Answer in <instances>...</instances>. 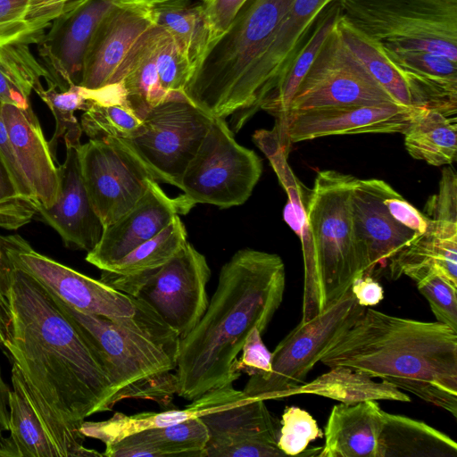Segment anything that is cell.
Listing matches in <instances>:
<instances>
[{"label": "cell", "mask_w": 457, "mask_h": 457, "mask_svg": "<svg viewBox=\"0 0 457 457\" xmlns=\"http://www.w3.org/2000/svg\"><path fill=\"white\" fill-rule=\"evenodd\" d=\"M0 349L21 374L62 456H104L84 445L80 431L87 418L114 406L104 360L53 292L19 267L1 245Z\"/></svg>", "instance_id": "1"}, {"label": "cell", "mask_w": 457, "mask_h": 457, "mask_svg": "<svg viewBox=\"0 0 457 457\" xmlns=\"http://www.w3.org/2000/svg\"><path fill=\"white\" fill-rule=\"evenodd\" d=\"M285 287V265L276 253L244 248L223 264L205 312L179 341V396L193 401L240 378L238 353L253 328L266 330Z\"/></svg>", "instance_id": "2"}, {"label": "cell", "mask_w": 457, "mask_h": 457, "mask_svg": "<svg viewBox=\"0 0 457 457\" xmlns=\"http://www.w3.org/2000/svg\"><path fill=\"white\" fill-rule=\"evenodd\" d=\"M457 415V330L367 308L321 354Z\"/></svg>", "instance_id": "3"}, {"label": "cell", "mask_w": 457, "mask_h": 457, "mask_svg": "<svg viewBox=\"0 0 457 457\" xmlns=\"http://www.w3.org/2000/svg\"><path fill=\"white\" fill-rule=\"evenodd\" d=\"M293 1L246 0L228 29L206 46L184 90L211 116H232L233 133L260 109V69Z\"/></svg>", "instance_id": "4"}, {"label": "cell", "mask_w": 457, "mask_h": 457, "mask_svg": "<svg viewBox=\"0 0 457 457\" xmlns=\"http://www.w3.org/2000/svg\"><path fill=\"white\" fill-rule=\"evenodd\" d=\"M54 296L96 345L112 380L114 405L125 399L170 403L178 392L180 337L151 305L133 296V316L110 319L80 312Z\"/></svg>", "instance_id": "5"}, {"label": "cell", "mask_w": 457, "mask_h": 457, "mask_svg": "<svg viewBox=\"0 0 457 457\" xmlns=\"http://www.w3.org/2000/svg\"><path fill=\"white\" fill-rule=\"evenodd\" d=\"M356 180L350 174L322 170L310 192L307 219L326 308L367 270L352 215L351 196Z\"/></svg>", "instance_id": "6"}, {"label": "cell", "mask_w": 457, "mask_h": 457, "mask_svg": "<svg viewBox=\"0 0 457 457\" xmlns=\"http://www.w3.org/2000/svg\"><path fill=\"white\" fill-rule=\"evenodd\" d=\"M341 15L385 47L457 62V0H337Z\"/></svg>", "instance_id": "7"}, {"label": "cell", "mask_w": 457, "mask_h": 457, "mask_svg": "<svg viewBox=\"0 0 457 457\" xmlns=\"http://www.w3.org/2000/svg\"><path fill=\"white\" fill-rule=\"evenodd\" d=\"M365 309L358 303L350 287L322 312L299 322L271 353V372L251 376L242 390L245 395L262 401L285 398L288 391L304 383L321 354Z\"/></svg>", "instance_id": "8"}, {"label": "cell", "mask_w": 457, "mask_h": 457, "mask_svg": "<svg viewBox=\"0 0 457 457\" xmlns=\"http://www.w3.org/2000/svg\"><path fill=\"white\" fill-rule=\"evenodd\" d=\"M141 120L137 132L123 140L155 181L179 188L213 117L179 94L153 107Z\"/></svg>", "instance_id": "9"}, {"label": "cell", "mask_w": 457, "mask_h": 457, "mask_svg": "<svg viewBox=\"0 0 457 457\" xmlns=\"http://www.w3.org/2000/svg\"><path fill=\"white\" fill-rule=\"evenodd\" d=\"M262 172L255 152L236 141L224 119L213 117L179 188L195 204L229 208L247 201Z\"/></svg>", "instance_id": "10"}, {"label": "cell", "mask_w": 457, "mask_h": 457, "mask_svg": "<svg viewBox=\"0 0 457 457\" xmlns=\"http://www.w3.org/2000/svg\"><path fill=\"white\" fill-rule=\"evenodd\" d=\"M382 104L397 103L348 49L336 24L299 84L288 112Z\"/></svg>", "instance_id": "11"}, {"label": "cell", "mask_w": 457, "mask_h": 457, "mask_svg": "<svg viewBox=\"0 0 457 457\" xmlns=\"http://www.w3.org/2000/svg\"><path fill=\"white\" fill-rule=\"evenodd\" d=\"M79 158L89 201L104 228L127 213L154 180L121 138L89 139L79 146Z\"/></svg>", "instance_id": "12"}, {"label": "cell", "mask_w": 457, "mask_h": 457, "mask_svg": "<svg viewBox=\"0 0 457 457\" xmlns=\"http://www.w3.org/2000/svg\"><path fill=\"white\" fill-rule=\"evenodd\" d=\"M0 245L19 267L75 309L110 319L131 317L136 313L133 296L37 252L21 236L0 235Z\"/></svg>", "instance_id": "13"}, {"label": "cell", "mask_w": 457, "mask_h": 457, "mask_svg": "<svg viewBox=\"0 0 457 457\" xmlns=\"http://www.w3.org/2000/svg\"><path fill=\"white\" fill-rule=\"evenodd\" d=\"M210 278L205 256L187 241L135 297L151 305L182 339L207 309L206 286Z\"/></svg>", "instance_id": "14"}, {"label": "cell", "mask_w": 457, "mask_h": 457, "mask_svg": "<svg viewBox=\"0 0 457 457\" xmlns=\"http://www.w3.org/2000/svg\"><path fill=\"white\" fill-rule=\"evenodd\" d=\"M208 431L205 457H282L280 422L265 401L245 397L199 417Z\"/></svg>", "instance_id": "15"}, {"label": "cell", "mask_w": 457, "mask_h": 457, "mask_svg": "<svg viewBox=\"0 0 457 457\" xmlns=\"http://www.w3.org/2000/svg\"><path fill=\"white\" fill-rule=\"evenodd\" d=\"M195 204L185 194L168 196L155 180L151 181L145 195L127 213L104 228L86 261L100 270L109 268L158 234L176 215L189 212Z\"/></svg>", "instance_id": "16"}, {"label": "cell", "mask_w": 457, "mask_h": 457, "mask_svg": "<svg viewBox=\"0 0 457 457\" xmlns=\"http://www.w3.org/2000/svg\"><path fill=\"white\" fill-rule=\"evenodd\" d=\"M114 4L112 0H74L51 22L37 45L42 63L59 91L79 85L87 47Z\"/></svg>", "instance_id": "17"}, {"label": "cell", "mask_w": 457, "mask_h": 457, "mask_svg": "<svg viewBox=\"0 0 457 457\" xmlns=\"http://www.w3.org/2000/svg\"><path fill=\"white\" fill-rule=\"evenodd\" d=\"M414 108L398 104L352 105L290 112L282 127L290 143L337 135L402 133Z\"/></svg>", "instance_id": "18"}, {"label": "cell", "mask_w": 457, "mask_h": 457, "mask_svg": "<svg viewBox=\"0 0 457 457\" xmlns=\"http://www.w3.org/2000/svg\"><path fill=\"white\" fill-rule=\"evenodd\" d=\"M154 24L149 6L115 2L87 47L79 86L97 89L112 84L133 44Z\"/></svg>", "instance_id": "19"}, {"label": "cell", "mask_w": 457, "mask_h": 457, "mask_svg": "<svg viewBox=\"0 0 457 457\" xmlns=\"http://www.w3.org/2000/svg\"><path fill=\"white\" fill-rule=\"evenodd\" d=\"M389 186L382 179H357L352 191L353 228L368 276L420 236L389 213L383 202Z\"/></svg>", "instance_id": "20"}, {"label": "cell", "mask_w": 457, "mask_h": 457, "mask_svg": "<svg viewBox=\"0 0 457 457\" xmlns=\"http://www.w3.org/2000/svg\"><path fill=\"white\" fill-rule=\"evenodd\" d=\"M79 145H66L58 165L59 190L55 202L37 213L61 237L65 246L91 251L103 233V224L89 201L80 170Z\"/></svg>", "instance_id": "21"}, {"label": "cell", "mask_w": 457, "mask_h": 457, "mask_svg": "<svg viewBox=\"0 0 457 457\" xmlns=\"http://www.w3.org/2000/svg\"><path fill=\"white\" fill-rule=\"evenodd\" d=\"M0 113L16 158L41 208L51 206L59 190L58 166L31 106L0 103ZM38 210V211H39Z\"/></svg>", "instance_id": "22"}, {"label": "cell", "mask_w": 457, "mask_h": 457, "mask_svg": "<svg viewBox=\"0 0 457 457\" xmlns=\"http://www.w3.org/2000/svg\"><path fill=\"white\" fill-rule=\"evenodd\" d=\"M264 154L287 195V202L283 211L284 220L298 236L302 244L304 286L301 321L306 322L326 309L307 219V204L311 189L306 188L295 176L287 162V152L281 145H273Z\"/></svg>", "instance_id": "23"}, {"label": "cell", "mask_w": 457, "mask_h": 457, "mask_svg": "<svg viewBox=\"0 0 457 457\" xmlns=\"http://www.w3.org/2000/svg\"><path fill=\"white\" fill-rule=\"evenodd\" d=\"M242 390L225 386L211 390L191 401L184 409L167 410L160 412H139L126 415L115 412L102 421H84L80 431L86 437L100 440L104 445L119 440L130 434L154 428L175 425L208 412L229 406L245 398Z\"/></svg>", "instance_id": "24"}, {"label": "cell", "mask_w": 457, "mask_h": 457, "mask_svg": "<svg viewBox=\"0 0 457 457\" xmlns=\"http://www.w3.org/2000/svg\"><path fill=\"white\" fill-rule=\"evenodd\" d=\"M384 411L377 401L339 403L329 414L319 457H379Z\"/></svg>", "instance_id": "25"}, {"label": "cell", "mask_w": 457, "mask_h": 457, "mask_svg": "<svg viewBox=\"0 0 457 457\" xmlns=\"http://www.w3.org/2000/svg\"><path fill=\"white\" fill-rule=\"evenodd\" d=\"M186 242V228L179 215H176L154 237L137 246L113 265L101 270L99 280L120 292L137 296L144 285Z\"/></svg>", "instance_id": "26"}, {"label": "cell", "mask_w": 457, "mask_h": 457, "mask_svg": "<svg viewBox=\"0 0 457 457\" xmlns=\"http://www.w3.org/2000/svg\"><path fill=\"white\" fill-rule=\"evenodd\" d=\"M208 431L200 418L141 430L105 445L106 457H205Z\"/></svg>", "instance_id": "27"}, {"label": "cell", "mask_w": 457, "mask_h": 457, "mask_svg": "<svg viewBox=\"0 0 457 457\" xmlns=\"http://www.w3.org/2000/svg\"><path fill=\"white\" fill-rule=\"evenodd\" d=\"M337 0H294L280 21L262 61L258 80L260 106L275 86L321 12Z\"/></svg>", "instance_id": "28"}, {"label": "cell", "mask_w": 457, "mask_h": 457, "mask_svg": "<svg viewBox=\"0 0 457 457\" xmlns=\"http://www.w3.org/2000/svg\"><path fill=\"white\" fill-rule=\"evenodd\" d=\"M341 15L338 1L328 4L320 14L302 44L278 77L273 88L261 104L260 109L276 117L281 127L288 112L291 100L322 44Z\"/></svg>", "instance_id": "29"}, {"label": "cell", "mask_w": 457, "mask_h": 457, "mask_svg": "<svg viewBox=\"0 0 457 457\" xmlns=\"http://www.w3.org/2000/svg\"><path fill=\"white\" fill-rule=\"evenodd\" d=\"M154 25L133 44L112 83L122 84L127 99L140 120L153 107L179 95L167 93L160 84L154 53Z\"/></svg>", "instance_id": "30"}, {"label": "cell", "mask_w": 457, "mask_h": 457, "mask_svg": "<svg viewBox=\"0 0 457 457\" xmlns=\"http://www.w3.org/2000/svg\"><path fill=\"white\" fill-rule=\"evenodd\" d=\"M390 277L407 276L417 283L439 275L457 287V237H443L429 228L389 261Z\"/></svg>", "instance_id": "31"}, {"label": "cell", "mask_w": 457, "mask_h": 457, "mask_svg": "<svg viewBox=\"0 0 457 457\" xmlns=\"http://www.w3.org/2000/svg\"><path fill=\"white\" fill-rule=\"evenodd\" d=\"M297 395L323 396L345 404L369 400L411 401L407 394L391 383L375 381L369 375L346 366L330 367L328 372L288 391L285 398Z\"/></svg>", "instance_id": "32"}, {"label": "cell", "mask_w": 457, "mask_h": 457, "mask_svg": "<svg viewBox=\"0 0 457 457\" xmlns=\"http://www.w3.org/2000/svg\"><path fill=\"white\" fill-rule=\"evenodd\" d=\"M379 457H457V444L423 421L384 411Z\"/></svg>", "instance_id": "33"}, {"label": "cell", "mask_w": 457, "mask_h": 457, "mask_svg": "<svg viewBox=\"0 0 457 457\" xmlns=\"http://www.w3.org/2000/svg\"><path fill=\"white\" fill-rule=\"evenodd\" d=\"M81 87L89 105L81 116L82 131L90 139L132 137L142 120L131 108L120 82L97 89Z\"/></svg>", "instance_id": "34"}, {"label": "cell", "mask_w": 457, "mask_h": 457, "mask_svg": "<svg viewBox=\"0 0 457 457\" xmlns=\"http://www.w3.org/2000/svg\"><path fill=\"white\" fill-rule=\"evenodd\" d=\"M403 134L405 148L414 159L433 166L450 165L456 159V115L414 108Z\"/></svg>", "instance_id": "35"}, {"label": "cell", "mask_w": 457, "mask_h": 457, "mask_svg": "<svg viewBox=\"0 0 457 457\" xmlns=\"http://www.w3.org/2000/svg\"><path fill=\"white\" fill-rule=\"evenodd\" d=\"M8 395L10 440L18 457H62L37 410L16 366Z\"/></svg>", "instance_id": "36"}, {"label": "cell", "mask_w": 457, "mask_h": 457, "mask_svg": "<svg viewBox=\"0 0 457 457\" xmlns=\"http://www.w3.org/2000/svg\"><path fill=\"white\" fill-rule=\"evenodd\" d=\"M337 29L348 49L395 103L411 107L403 73L388 56L384 46L355 28L342 15L337 22Z\"/></svg>", "instance_id": "37"}, {"label": "cell", "mask_w": 457, "mask_h": 457, "mask_svg": "<svg viewBox=\"0 0 457 457\" xmlns=\"http://www.w3.org/2000/svg\"><path fill=\"white\" fill-rule=\"evenodd\" d=\"M149 7L154 24L170 34L194 71L209 41L201 4H192L190 0H165Z\"/></svg>", "instance_id": "38"}, {"label": "cell", "mask_w": 457, "mask_h": 457, "mask_svg": "<svg viewBox=\"0 0 457 457\" xmlns=\"http://www.w3.org/2000/svg\"><path fill=\"white\" fill-rule=\"evenodd\" d=\"M54 85L47 69L36 59L29 45L17 43L0 46V103L27 109L29 96L42 85Z\"/></svg>", "instance_id": "39"}, {"label": "cell", "mask_w": 457, "mask_h": 457, "mask_svg": "<svg viewBox=\"0 0 457 457\" xmlns=\"http://www.w3.org/2000/svg\"><path fill=\"white\" fill-rule=\"evenodd\" d=\"M34 91L48 106L55 120V129L48 142L52 154L56 160V149L60 138L66 145H80L82 129L79 123L75 111H86L89 102L85 98L79 85H71L64 91H59L55 86L50 85L45 89L42 85Z\"/></svg>", "instance_id": "40"}, {"label": "cell", "mask_w": 457, "mask_h": 457, "mask_svg": "<svg viewBox=\"0 0 457 457\" xmlns=\"http://www.w3.org/2000/svg\"><path fill=\"white\" fill-rule=\"evenodd\" d=\"M156 67L162 87L169 94H184L193 68L169 32L154 25Z\"/></svg>", "instance_id": "41"}, {"label": "cell", "mask_w": 457, "mask_h": 457, "mask_svg": "<svg viewBox=\"0 0 457 457\" xmlns=\"http://www.w3.org/2000/svg\"><path fill=\"white\" fill-rule=\"evenodd\" d=\"M428 228L443 237H457V175L451 166L442 170L437 194L424 208Z\"/></svg>", "instance_id": "42"}, {"label": "cell", "mask_w": 457, "mask_h": 457, "mask_svg": "<svg viewBox=\"0 0 457 457\" xmlns=\"http://www.w3.org/2000/svg\"><path fill=\"white\" fill-rule=\"evenodd\" d=\"M385 49L391 60L402 71L427 79L457 83L456 62L426 50H401L386 47Z\"/></svg>", "instance_id": "43"}, {"label": "cell", "mask_w": 457, "mask_h": 457, "mask_svg": "<svg viewBox=\"0 0 457 457\" xmlns=\"http://www.w3.org/2000/svg\"><path fill=\"white\" fill-rule=\"evenodd\" d=\"M323 436L312 415L298 407H287L280 421L278 448L287 456L302 455L308 445Z\"/></svg>", "instance_id": "44"}, {"label": "cell", "mask_w": 457, "mask_h": 457, "mask_svg": "<svg viewBox=\"0 0 457 457\" xmlns=\"http://www.w3.org/2000/svg\"><path fill=\"white\" fill-rule=\"evenodd\" d=\"M31 0H0V46L24 43L38 44L46 30L28 19Z\"/></svg>", "instance_id": "45"}, {"label": "cell", "mask_w": 457, "mask_h": 457, "mask_svg": "<svg viewBox=\"0 0 457 457\" xmlns=\"http://www.w3.org/2000/svg\"><path fill=\"white\" fill-rule=\"evenodd\" d=\"M38 212L36 204L19 195L0 154V228L16 230Z\"/></svg>", "instance_id": "46"}, {"label": "cell", "mask_w": 457, "mask_h": 457, "mask_svg": "<svg viewBox=\"0 0 457 457\" xmlns=\"http://www.w3.org/2000/svg\"><path fill=\"white\" fill-rule=\"evenodd\" d=\"M417 287L428 300L436 320L457 330V287L436 274L420 281Z\"/></svg>", "instance_id": "47"}, {"label": "cell", "mask_w": 457, "mask_h": 457, "mask_svg": "<svg viewBox=\"0 0 457 457\" xmlns=\"http://www.w3.org/2000/svg\"><path fill=\"white\" fill-rule=\"evenodd\" d=\"M242 356L237 359L235 370L251 376H267L271 372V353L262 339V333L253 328L248 334L241 349Z\"/></svg>", "instance_id": "48"}, {"label": "cell", "mask_w": 457, "mask_h": 457, "mask_svg": "<svg viewBox=\"0 0 457 457\" xmlns=\"http://www.w3.org/2000/svg\"><path fill=\"white\" fill-rule=\"evenodd\" d=\"M245 1L201 0L200 4L209 30L208 44L219 37L228 29Z\"/></svg>", "instance_id": "49"}, {"label": "cell", "mask_w": 457, "mask_h": 457, "mask_svg": "<svg viewBox=\"0 0 457 457\" xmlns=\"http://www.w3.org/2000/svg\"><path fill=\"white\" fill-rule=\"evenodd\" d=\"M383 202L389 213L397 222L418 235L426 232L428 228L427 218L391 186L388 187Z\"/></svg>", "instance_id": "50"}, {"label": "cell", "mask_w": 457, "mask_h": 457, "mask_svg": "<svg viewBox=\"0 0 457 457\" xmlns=\"http://www.w3.org/2000/svg\"><path fill=\"white\" fill-rule=\"evenodd\" d=\"M0 154L3 157L6 169L19 195L29 202L36 204L39 210V205L35 194L14 154V150L8 137L5 125L2 120L1 113Z\"/></svg>", "instance_id": "51"}, {"label": "cell", "mask_w": 457, "mask_h": 457, "mask_svg": "<svg viewBox=\"0 0 457 457\" xmlns=\"http://www.w3.org/2000/svg\"><path fill=\"white\" fill-rule=\"evenodd\" d=\"M73 1L31 0L28 19L37 29L46 30L51 22L62 14Z\"/></svg>", "instance_id": "52"}, {"label": "cell", "mask_w": 457, "mask_h": 457, "mask_svg": "<svg viewBox=\"0 0 457 457\" xmlns=\"http://www.w3.org/2000/svg\"><path fill=\"white\" fill-rule=\"evenodd\" d=\"M351 290L358 303L364 307L374 306L384 298L381 285L368 275L355 278L352 281Z\"/></svg>", "instance_id": "53"}, {"label": "cell", "mask_w": 457, "mask_h": 457, "mask_svg": "<svg viewBox=\"0 0 457 457\" xmlns=\"http://www.w3.org/2000/svg\"><path fill=\"white\" fill-rule=\"evenodd\" d=\"M10 388L4 382L0 368V438L9 430L8 395Z\"/></svg>", "instance_id": "54"}, {"label": "cell", "mask_w": 457, "mask_h": 457, "mask_svg": "<svg viewBox=\"0 0 457 457\" xmlns=\"http://www.w3.org/2000/svg\"><path fill=\"white\" fill-rule=\"evenodd\" d=\"M165 0H117L116 2L120 3H128V4H142V5H152Z\"/></svg>", "instance_id": "55"}, {"label": "cell", "mask_w": 457, "mask_h": 457, "mask_svg": "<svg viewBox=\"0 0 457 457\" xmlns=\"http://www.w3.org/2000/svg\"><path fill=\"white\" fill-rule=\"evenodd\" d=\"M112 1H114V2H116L117 0H112Z\"/></svg>", "instance_id": "56"}]
</instances>
